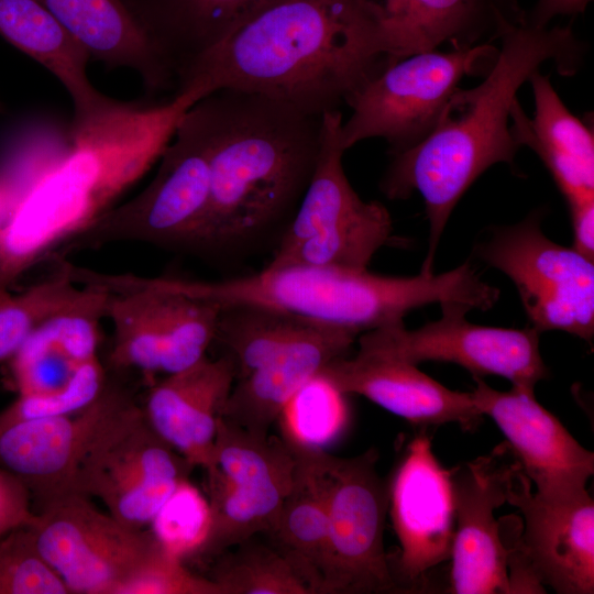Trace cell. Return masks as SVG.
Returning a JSON list of instances; mask_svg holds the SVG:
<instances>
[{"mask_svg":"<svg viewBox=\"0 0 594 594\" xmlns=\"http://www.w3.org/2000/svg\"><path fill=\"white\" fill-rule=\"evenodd\" d=\"M502 443L491 454L451 471L454 535L449 592L455 594H509L508 551L495 510L507 503L518 461L506 459Z\"/></svg>","mask_w":594,"mask_h":594,"instance_id":"15","label":"cell"},{"mask_svg":"<svg viewBox=\"0 0 594 594\" xmlns=\"http://www.w3.org/2000/svg\"><path fill=\"white\" fill-rule=\"evenodd\" d=\"M134 282L220 308H270L358 336L402 321L411 310L430 304L455 301L487 310L501 295L470 262L441 274L406 277L383 276L367 270L289 265L223 280L135 276Z\"/></svg>","mask_w":594,"mask_h":594,"instance_id":"5","label":"cell"},{"mask_svg":"<svg viewBox=\"0 0 594 594\" xmlns=\"http://www.w3.org/2000/svg\"><path fill=\"white\" fill-rule=\"evenodd\" d=\"M345 396L320 373L314 375L283 408L278 418L282 438L304 447L323 448L346 424Z\"/></svg>","mask_w":594,"mask_h":594,"instance_id":"32","label":"cell"},{"mask_svg":"<svg viewBox=\"0 0 594 594\" xmlns=\"http://www.w3.org/2000/svg\"><path fill=\"white\" fill-rule=\"evenodd\" d=\"M131 397L107 376L97 398L78 411L1 428L0 466L25 485L37 510L74 493L76 472L91 441Z\"/></svg>","mask_w":594,"mask_h":594,"instance_id":"16","label":"cell"},{"mask_svg":"<svg viewBox=\"0 0 594 594\" xmlns=\"http://www.w3.org/2000/svg\"><path fill=\"white\" fill-rule=\"evenodd\" d=\"M392 217L380 202L364 217L322 230L274 254L267 267L315 265L367 270L375 253L392 240Z\"/></svg>","mask_w":594,"mask_h":594,"instance_id":"29","label":"cell"},{"mask_svg":"<svg viewBox=\"0 0 594 594\" xmlns=\"http://www.w3.org/2000/svg\"><path fill=\"white\" fill-rule=\"evenodd\" d=\"M191 470L131 397L91 441L73 492L98 498L116 519L143 529Z\"/></svg>","mask_w":594,"mask_h":594,"instance_id":"8","label":"cell"},{"mask_svg":"<svg viewBox=\"0 0 594 594\" xmlns=\"http://www.w3.org/2000/svg\"><path fill=\"white\" fill-rule=\"evenodd\" d=\"M10 206V187L4 174L0 170V229L7 218Z\"/></svg>","mask_w":594,"mask_h":594,"instance_id":"41","label":"cell"},{"mask_svg":"<svg viewBox=\"0 0 594 594\" xmlns=\"http://www.w3.org/2000/svg\"><path fill=\"white\" fill-rule=\"evenodd\" d=\"M215 559L210 579L222 594H311L282 552L253 538Z\"/></svg>","mask_w":594,"mask_h":594,"instance_id":"30","label":"cell"},{"mask_svg":"<svg viewBox=\"0 0 594 594\" xmlns=\"http://www.w3.org/2000/svg\"><path fill=\"white\" fill-rule=\"evenodd\" d=\"M358 334L319 326L245 377L237 380L221 418L256 436L272 425L297 389L331 360L346 355Z\"/></svg>","mask_w":594,"mask_h":594,"instance_id":"21","label":"cell"},{"mask_svg":"<svg viewBox=\"0 0 594 594\" xmlns=\"http://www.w3.org/2000/svg\"><path fill=\"white\" fill-rule=\"evenodd\" d=\"M277 0H125L174 84L204 53Z\"/></svg>","mask_w":594,"mask_h":594,"instance_id":"25","label":"cell"},{"mask_svg":"<svg viewBox=\"0 0 594 594\" xmlns=\"http://www.w3.org/2000/svg\"><path fill=\"white\" fill-rule=\"evenodd\" d=\"M119 594H222L210 578L194 574L183 561L160 549Z\"/></svg>","mask_w":594,"mask_h":594,"instance_id":"37","label":"cell"},{"mask_svg":"<svg viewBox=\"0 0 594 594\" xmlns=\"http://www.w3.org/2000/svg\"><path fill=\"white\" fill-rule=\"evenodd\" d=\"M160 160L156 175L141 193L105 213L57 260L114 242L202 250L210 205V166L195 105L183 116Z\"/></svg>","mask_w":594,"mask_h":594,"instance_id":"6","label":"cell"},{"mask_svg":"<svg viewBox=\"0 0 594 594\" xmlns=\"http://www.w3.org/2000/svg\"><path fill=\"white\" fill-rule=\"evenodd\" d=\"M535 112L528 118L517 99L510 119L512 133L542 161L568 206L594 200V134L588 122L572 114L550 78L539 70L529 80Z\"/></svg>","mask_w":594,"mask_h":594,"instance_id":"22","label":"cell"},{"mask_svg":"<svg viewBox=\"0 0 594 594\" xmlns=\"http://www.w3.org/2000/svg\"><path fill=\"white\" fill-rule=\"evenodd\" d=\"M573 228V245L579 253L594 261V200L569 206Z\"/></svg>","mask_w":594,"mask_h":594,"instance_id":"39","label":"cell"},{"mask_svg":"<svg viewBox=\"0 0 594 594\" xmlns=\"http://www.w3.org/2000/svg\"><path fill=\"white\" fill-rule=\"evenodd\" d=\"M118 276L121 277L120 274ZM157 290L163 294L166 329L162 373L167 375L182 371L206 356L207 349L216 338L221 308L184 294Z\"/></svg>","mask_w":594,"mask_h":594,"instance_id":"33","label":"cell"},{"mask_svg":"<svg viewBox=\"0 0 594 594\" xmlns=\"http://www.w3.org/2000/svg\"><path fill=\"white\" fill-rule=\"evenodd\" d=\"M52 275L19 294L0 287V364L9 362L32 332L74 301L82 286L74 283L61 261Z\"/></svg>","mask_w":594,"mask_h":594,"instance_id":"31","label":"cell"},{"mask_svg":"<svg viewBox=\"0 0 594 594\" xmlns=\"http://www.w3.org/2000/svg\"><path fill=\"white\" fill-rule=\"evenodd\" d=\"M34 517L29 490L15 475L0 466V537L30 525Z\"/></svg>","mask_w":594,"mask_h":594,"instance_id":"38","label":"cell"},{"mask_svg":"<svg viewBox=\"0 0 594 594\" xmlns=\"http://www.w3.org/2000/svg\"><path fill=\"white\" fill-rule=\"evenodd\" d=\"M476 255L514 283L539 333L561 330L587 342L594 337V261L550 240L535 211L518 223L496 227Z\"/></svg>","mask_w":594,"mask_h":594,"instance_id":"9","label":"cell"},{"mask_svg":"<svg viewBox=\"0 0 594 594\" xmlns=\"http://www.w3.org/2000/svg\"><path fill=\"white\" fill-rule=\"evenodd\" d=\"M212 525L209 499L188 479L182 481L150 522V531L170 556L183 559L205 546Z\"/></svg>","mask_w":594,"mask_h":594,"instance_id":"34","label":"cell"},{"mask_svg":"<svg viewBox=\"0 0 594 594\" xmlns=\"http://www.w3.org/2000/svg\"><path fill=\"white\" fill-rule=\"evenodd\" d=\"M592 0H537L529 14L522 19L536 28H546L558 15L583 13Z\"/></svg>","mask_w":594,"mask_h":594,"instance_id":"40","label":"cell"},{"mask_svg":"<svg viewBox=\"0 0 594 594\" xmlns=\"http://www.w3.org/2000/svg\"><path fill=\"white\" fill-rule=\"evenodd\" d=\"M358 1L393 62L433 51L443 43H451L453 48L477 44L487 22L495 24L498 7L494 0Z\"/></svg>","mask_w":594,"mask_h":594,"instance_id":"26","label":"cell"},{"mask_svg":"<svg viewBox=\"0 0 594 594\" xmlns=\"http://www.w3.org/2000/svg\"><path fill=\"white\" fill-rule=\"evenodd\" d=\"M498 48L477 43L407 56L389 64L346 102L352 109L342 122L344 150L372 138L384 139L389 154L406 151L433 129L447 101L466 75L486 74Z\"/></svg>","mask_w":594,"mask_h":594,"instance_id":"7","label":"cell"},{"mask_svg":"<svg viewBox=\"0 0 594 594\" xmlns=\"http://www.w3.org/2000/svg\"><path fill=\"white\" fill-rule=\"evenodd\" d=\"M0 35L64 86L74 106L72 130L96 124L124 105L94 87L88 52L36 0H0Z\"/></svg>","mask_w":594,"mask_h":594,"instance_id":"23","label":"cell"},{"mask_svg":"<svg viewBox=\"0 0 594 594\" xmlns=\"http://www.w3.org/2000/svg\"><path fill=\"white\" fill-rule=\"evenodd\" d=\"M0 594H69L38 550L29 525L11 530L0 541Z\"/></svg>","mask_w":594,"mask_h":594,"instance_id":"35","label":"cell"},{"mask_svg":"<svg viewBox=\"0 0 594 594\" xmlns=\"http://www.w3.org/2000/svg\"><path fill=\"white\" fill-rule=\"evenodd\" d=\"M29 526L43 557L75 594H119L160 549L150 530L125 526L78 493L52 499Z\"/></svg>","mask_w":594,"mask_h":594,"instance_id":"12","label":"cell"},{"mask_svg":"<svg viewBox=\"0 0 594 594\" xmlns=\"http://www.w3.org/2000/svg\"><path fill=\"white\" fill-rule=\"evenodd\" d=\"M237 378L229 354L167 374L148 392L142 406L152 428L193 466L216 468L218 419Z\"/></svg>","mask_w":594,"mask_h":594,"instance_id":"20","label":"cell"},{"mask_svg":"<svg viewBox=\"0 0 594 594\" xmlns=\"http://www.w3.org/2000/svg\"><path fill=\"white\" fill-rule=\"evenodd\" d=\"M319 373L341 393L364 396L424 429L453 422L474 430L483 418L471 392L451 391L398 359L358 351L331 360Z\"/></svg>","mask_w":594,"mask_h":594,"instance_id":"19","label":"cell"},{"mask_svg":"<svg viewBox=\"0 0 594 594\" xmlns=\"http://www.w3.org/2000/svg\"><path fill=\"white\" fill-rule=\"evenodd\" d=\"M495 1L501 6V1H502V0H495Z\"/></svg>","mask_w":594,"mask_h":594,"instance_id":"42","label":"cell"},{"mask_svg":"<svg viewBox=\"0 0 594 594\" xmlns=\"http://www.w3.org/2000/svg\"><path fill=\"white\" fill-rule=\"evenodd\" d=\"M517 466L507 503L524 517L520 542L530 568L543 585L559 594L594 592V502L588 491L548 498L531 492Z\"/></svg>","mask_w":594,"mask_h":594,"instance_id":"18","label":"cell"},{"mask_svg":"<svg viewBox=\"0 0 594 594\" xmlns=\"http://www.w3.org/2000/svg\"><path fill=\"white\" fill-rule=\"evenodd\" d=\"M392 63L358 0H277L187 66L175 92L233 88L321 117Z\"/></svg>","mask_w":594,"mask_h":594,"instance_id":"1","label":"cell"},{"mask_svg":"<svg viewBox=\"0 0 594 594\" xmlns=\"http://www.w3.org/2000/svg\"><path fill=\"white\" fill-rule=\"evenodd\" d=\"M473 400L491 417L507 439L522 472L536 493L563 498L585 491L594 473V454L581 446L560 420L543 408L534 392L513 386L501 392L473 376Z\"/></svg>","mask_w":594,"mask_h":594,"instance_id":"17","label":"cell"},{"mask_svg":"<svg viewBox=\"0 0 594 594\" xmlns=\"http://www.w3.org/2000/svg\"><path fill=\"white\" fill-rule=\"evenodd\" d=\"M107 381L98 358L82 363L59 389L42 394H19L0 413V429L15 422L78 411L94 402Z\"/></svg>","mask_w":594,"mask_h":594,"instance_id":"36","label":"cell"},{"mask_svg":"<svg viewBox=\"0 0 594 594\" xmlns=\"http://www.w3.org/2000/svg\"><path fill=\"white\" fill-rule=\"evenodd\" d=\"M501 48L476 87H458L430 133L415 146L393 154L381 180L391 200L418 191L429 222L427 255L420 273L433 274V264L449 218L469 187L491 166L512 164L519 150L510 112L517 91L540 66L552 61L563 75L578 66L581 46L570 26H532L495 11Z\"/></svg>","mask_w":594,"mask_h":594,"instance_id":"2","label":"cell"},{"mask_svg":"<svg viewBox=\"0 0 594 594\" xmlns=\"http://www.w3.org/2000/svg\"><path fill=\"white\" fill-rule=\"evenodd\" d=\"M388 508L399 542L389 557L397 591L421 593L432 572L450 561L454 535L451 471L425 432L415 436L388 484Z\"/></svg>","mask_w":594,"mask_h":594,"instance_id":"14","label":"cell"},{"mask_svg":"<svg viewBox=\"0 0 594 594\" xmlns=\"http://www.w3.org/2000/svg\"><path fill=\"white\" fill-rule=\"evenodd\" d=\"M329 518V560L321 594L397 592L384 547L388 484L370 449L340 458L319 449Z\"/></svg>","mask_w":594,"mask_h":594,"instance_id":"10","label":"cell"},{"mask_svg":"<svg viewBox=\"0 0 594 594\" xmlns=\"http://www.w3.org/2000/svg\"><path fill=\"white\" fill-rule=\"evenodd\" d=\"M216 468L207 473L212 513L209 537L198 553L217 558L235 546L268 534L289 493L296 459L283 438L256 436L218 420Z\"/></svg>","mask_w":594,"mask_h":594,"instance_id":"11","label":"cell"},{"mask_svg":"<svg viewBox=\"0 0 594 594\" xmlns=\"http://www.w3.org/2000/svg\"><path fill=\"white\" fill-rule=\"evenodd\" d=\"M195 108L210 166L202 250L245 244L295 215L316 167L322 116L233 88L215 90Z\"/></svg>","mask_w":594,"mask_h":594,"instance_id":"4","label":"cell"},{"mask_svg":"<svg viewBox=\"0 0 594 594\" xmlns=\"http://www.w3.org/2000/svg\"><path fill=\"white\" fill-rule=\"evenodd\" d=\"M441 317L409 330L404 320L359 336V351L377 353L415 365L437 361L455 363L473 376L497 375L513 386L534 392L548 377L539 349L540 333L522 329L480 326L470 322L468 305L441 302Z\"/></svg>","mask_w":594,"mask_h":594,"instance_id":"13","label":"cell"},{"mask_svg":"<svg viewBox=\"0 0 594 594\" xmlns=\"http://www.w3.org/2000/svg\"><path fill=\"white\" fill-rule=\"evenodd\" d=\"M319 326L270 308L229 306L220 309L215 341L228 350L239 380Z\"/></svg>","mask_w":594,"mask_h":594,"instance_id":"28","label":"cell"},{"mask_svg":"<svg viewBox=\"0 0 594 594\" xmlns=\"http://www.w3.org/2000/svg\"><path fill=\"white\" fill-rule=\"evenodd\" d=\"M110 69L138 73L152 91L175 88L173 75L125 0H36Z\"/></svg>","mask_w":594,"mask_h":594,"instance_id":"24","label":"cell"},{"mask_svg":"<svg viewBox=\"0 0 594 594\" xmlns=\"http://www.w3.org/2000/svg\"><path fill=\"white\" fill-rule=\"evenodd\" d=\"M178 117L168 106L130 103L72 130L70 146L15 194L0 229V287L42 262H55L77 237L160 160Z\"/></svg>","mask_w":594,"mask_h":594,"instance_id":"3","label":"cell"},{"mask_svg":"<svg viewBox=\"0 0 594 594\" xmlns=\"http://www.w3.org/2000/svg\"><path fill=\"white\" fill-rule=\"evenodd\" d=\"M296 459L293 486L268 532L311 594H321L329 560V518L318 452L287 442Z\"/></svg>","mask_w":594,"mask_h":594,"instance_id":"27","label":"cell"}]
</instances>
